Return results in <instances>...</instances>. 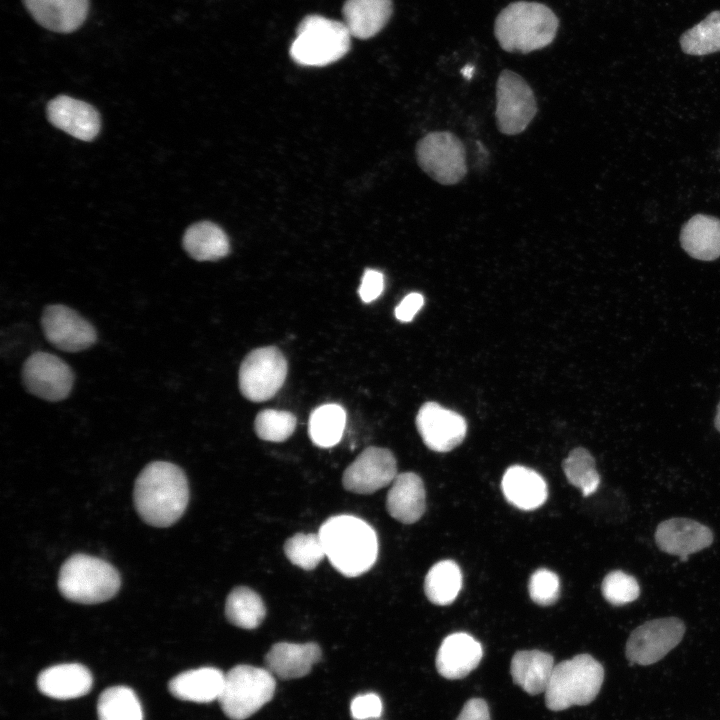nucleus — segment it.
Listing matches in <instances>:
<instances>
[{"mask_svg":"<svg viewBox=\"0 0 720 720\" xmlns=\"http://www.w3.org/2000/svg\"><path fill=\"white\" fill-rule=\"evenodd\" d=\"M680 45L689 55L701 56L720 51V11H713L687 30L681 36Z\"/></svg>","mask_w":720,"mask_h":720,"instance_id":"72a5a7b5","label":"nucleus"},{"mask_svg":"<svg viewBox=\"0 0 720 720\" xmlns=\"http://www.w3.org/2000/svg\"><path fill=\"white\" fill-rule=\"evenodd\" d=\"M382 708V701L377 694L366 693L352 700L350 711L355 720H367L380 717Z\"/></svg>","mask_w":720,"mask_h":720,"instance_id":"58836bf2","label":"nucleus"},{"mask_svg":"<svg viewBox=\"0 0 720 720\" xmlns=\"http://www.w3.org/2000/svg\"><path fill=\"white\" fill-rule=\"evenodd\" d=\"M462 587V573L452 560L434 564L424 580V592L428 600L440 606L451 604Z\"/></svg>","mask_w":720,"mask_h":720,"instance_id":"c85d7f7f","label":"nucleus"},{"mask_svg":"<svg viewBox=\"0 0 720 720\" xmlns=\"http://www.w3.org/2000/svg\"><path fill=\"white\" fill-rule=\"evenodd\" d=\"M604 680V668L589 654H579L554 666L545 694L552 711L587 705L598 695Z\"/></svg>","mask_w":720,"mask_h":720,"instance_id":"20e7f679","label":"nucleus"},{"mask_svg":"<svg viewBox=\"0 0 720 720\" xmlns=\"http://www.w3.org/2000/svg\"><path fill=\"white\" fill-rule=\"evenodd\" d=\"M483 655L481 644L463 632L447 636L436 655L438 673L446 679L466 677L480 663Z\"/></svg>","mask_w":720,"mask_h":720,"instance_id":"a211bd4d","label":"nucleus"},{"mask_svg":"<svg viewBox=\"0 0 720 720\" xmlns=\"http://www.w3.org/2000/svg\"><path fill=\"white\" fill-rule=\"evenodd\" d=\"M275 687L274 675L267 668L237 665L225 674L218 701L227 717L244 720L273 698Z\"/></svg>","mask_w":720,"mask_h":720,"instance_id":"0eeeda50","label":"nucleus"},{"mask_svg":"<svg viewBox=\"0 0 720 720\" xmlns=\"http://www.w3.org/2000/svg\"><path fill=\"white\" fill-rule=\"evenodd\" d=\"M326 557L347 577L360 576L376 562L378 539L374 529L353 515L328 518L318 532Z\"/></svg>","mask_w":720,"mask_h":720,"instance_id":"f03ea898","label":"nucleus"},{"mask_svg":"<svg viewBox=\"0 0 720 720\" xmlns=\"http://www.w3.org/2000/svg\"><path fill=\"white\" fill-rule=\"evenodd\" d=\"M416 427L423 443L436 452H448L459 446L466 436L465 419L436 402L424 403L416 416Z\"/></svg>","mask_w":720,"mask_h":720,"instance_id":"2eb2a0df","label":"nucleus"},{"mask_svg":"<svg viewBox=\"0 0 720 720\" xmlns=\"http://www.w3.org/2000/svg\"><path fill=\"white\" fill-rule=\"evenodd\" d=\"M296 427V417L288 411L265 409L254 421L257 436L265 441L282 442L288 439Z\"/></svg>","mask_w":720,"mask_h":720,"instance_id":"c9c22d12","label":"nucleus"},{"mask_svg":"<svg viewBox=\"0 0 720 720\" xmlns=\"http://www.w3.org/2000/svg\"><path fill=\"white\" fill-rule=\"evenodd\" d=\"M99 720H143L141 703L135 692L126 686H113L98 699Z\"/></svg>","mask_w":720,"mask_h":720,"instance_id":"2f4dec72","label":"nucleus"},{"mask_svg":"<svg viewBox=\"0 0 720 720\" xmlns=\"http://www.w3.org/2000/svg\"><path fill=\"white\" fill-rule=\"evenodd\" d=\"M346 424V412L341 405L324 404L315 408L308 422V434L318 447L329 448L338 444Z\"/></svg>","mask_w":720,"mask_h":720,"instance_id":"c756f323","label":"nucleus"},{"mask_svg":"<svg viewBox=\"0 0 720 720\" xmlns=\"http://www.w3.org/2000/svg\"><path fill=\"white\" fill-rule=\"evenodd\" d=\"M715 427L720 432V402L717 406V412L715 416Z\"/></svg>","mask_w":720,"mask_h":720,"instance_id":"37998d69","label":"nucleus"},{"mask_svg":"<svg viewBox=\"0 0 720 720\" xmlns=\"http://www.w3.org/2000/svg\"><path fill=\"white\" fill-rule=\"evenodd\" d=\"M424 305V297L416 292L409 293L395 308V316L401 322H410Z\"/></svg>","mask_w":720,"mask_h":720,"instance_id":"a19ab883","label":"nucleus"},{"mask_svg":"<svg viewBox=\"0 0 720 720\" xmlns=\"http://www.w3.org/2000/svg\"><path fill=\"white\" fill-rule=\"evenodd\" d=\"M528 590L533 602L540 606H549L559 598L560 581L554 572L540 568L531 575Z\"/></svg>","mask_w":720,"mask_h":720,"instance_id":"4c0bfd02","label":"nucleus"},{"mask_svg":"<svg viewBox=\"0 0 720 720\" xmlns=\"http://www.w3.org/2000/svg\"><path fill=\"white\" fill-rule=\"evenodd\" d=\"M287 370V361L277 347L254 349L245 356L239 368L240 392L252 402L269 400L283 386Z\"/></svg>","mask_w":720,"mask_h":720,"instance_id":"1a4fd4ad","label":"nucleus"},{"mask_svg":"<svg viewBox=\"0 0 720 720\" xmlns=\"http://www.w3.org/2000/svg\"><path fill=\"white\" fill-rule=\"evenodd\" d=\"M558 25L557 16L546 5L517 1L498 14L494 31L503 50L529 53L552 43Z\"/></svg>","mask_w":720,"mask_h":720,"instance_id":"7ed1b4c3","label":"nucleus"},{"mask_svg":"<svg viewBox=\"0 0 720 720\" xmlns=\"http://www.w3.org/2000/svg\"><path fill=\"white\" fill-rule=\"evenodd\" d=\"M384 290V276L380 271L366 269L358 289L361 300L369 303L377 299Z\"/></svg>","mask_w":720,"mask_h":720,"instance_id":"ea45409f","label":"nucleus"},{"mask_svg":"<svg viewBox=\"0 0 720 720\" xmlns=\"http://www.w3.org/2000/svg\"><path fill=\"white\" fill-rule=\"evenodd\" d=\"M21 375L29 393L51 402L67 398L74 384L71 367L60 357L44 351L27 357Z\"/></svg>","mask_w":720,"mask_h":720,"instance_id":"9b49d317","label":"nucleus"},{"mask_svg":"<svg viewBox=\"0 0 720 720\" xmlns=\"http://www.w3.org/2000/svg\"><path fill=\"white\" fill-rule=\"evenodd\" d=\"M351 37L343 22L321 15H308L297 27L290 55L302 66L329 65L349 51Z\"/></svg>","mask_w":720,"mask_h":720,"instance_id":"423d86ee","label":"nucleus"},{"mask_svg":"<svg viewBox=\"0 0 720 720\" xmlns=\"http://www.w3.org/2000/svg\"><path fill=\"white\" fill-rule=\"evenodd\" d=\"M456 720H490L487 703L480 698L468 700Z\"/></svg>","mask_w":720,"mask_h":720,"instance_id":"79ce46f5","label":"nucleus"},{"mask_svg":"<svg viewBox=\"0 0 720 720\" xmlns=\"http://www.w3.org/2000/svg\"><path fill=\"white\" fill-rule=\"evenodd\" d=\"M601 591L603 597L615 606L633 602L640 595L637 580L621 570L611 571L605 576L602 581Z\"/></svg>","mask_w":720,"mask_h":720,"instance_id":"e433bc0d","label":"nucleus"},{"mask_svg":"<svg viewBox=\"0 0 720 720\" xmlns=\"http://www.w3.org/2000/svg\"><path fill=\"white\" fill-rule=\"evenodd\" d=\"M321 648L314 642L304 644L279 642L265 656L266 668L282 679L307 675L321 659Z\"/></svg>","mask_w":720,"mask_h":720,"instance_id":"aec40b11","label":"nucleus"},{"mask_svg":"<svg viewBox=\"0 0 720 720\" xmlns=\"http://www.w3.org/2000/svg\"><path fill=\"white\" fill-rule=\"evenodd\" d=\"M537 113L535 95L517 73L503 70L496 83V124L505 135L522 133Z\"/></svg>","mask_w":720,"mask_h":720,"instance_id":"9d476101","label":"nucleus"},{"mask_svg":"<svg viewBox=\"0 0 720 720\" xmlns=\"http://www.w3.org/2000/svg\"><path fill=\"white\" fill-rule=\"evenodd\" d=\"M396 476L397 463L392 452L371 446L345 469L342 484L352 493L372 494L391 484Z\"/></svg>","mask_w":720,"mask_h":720,"instance_id":"4468645a","label":"nucleus"},{"mask_svg":"<svg viewBox=\"0 0 720 720\" xmlns=\"http://www.w3.org/2000/svg\"><path fill=\"white\" fill-rule=\"evenodd\" d=\"M420 168L442 185H454L467 173L465 148L461 140L448 131H434L416 145Z\"/></svg>","mask_w":720,"mask_h":720,"instance_id":"6e6552de","label":"nucleus"},{"mask_svg":"<svg viewBox=\"0 0 720 720\" xmlns=\"http://www.w3.org/2000/svg\"><path fill=\"white\" fill-rule=\"evenodd\" d=\"M562 469L568 482L587 497L599 487L600 475L591 453L582 447L573 449L562 462Z\"/></svg>","mask_w":720,"mask_h":720,"instance_id":"473e14b6","label":"nucleus"},{"mask_svg":"<svg viewBox=\"0 0 720 720\" xmlns=\"http://www.w3.org/2000/svg\"><path fill=\"white\" fill-rule=\"evenodd\" d=\"M685 633V625L676 617L653 619L634 629L626 643L630 663L651 665L676 647Z\"/></svg>","mask_w":720,"mask_h":720,"instance_id":"f8f14e48","label":"nucleus"},{"mask_svg":"<svg viewBox=\"0 0 720 720\" xmlns=\"http://www.w3.org/2000/svg\"><path fill=\"white\" fill-rule=\"evenodd\" d=\"M90 671L78 663L51 666L43 670L37 679V686L44 695L67 700L86 695L92 687Z\"/></svg>","mask_w":720,"mask_h":720,"instance_id":"4be33fe9","label":"nucleus"},{"mask_svg":"<svg viewBox=\"0 0 720 720\" xmlns=\"http://www.w3.org/2000/svg\"><path fill=\"white\" fill-rule=\"evenodd\" d=\"M713 532L705 525L689 518H671L661 522L655 531V541L660 550L679 556L683 561L689 555L709 547Z\"/></svg>","mask_w":720,"mask_h":720,"instance_id":"dca6fc26","label":"nucleus"},{"mask_svg":"<svg viewBox=\"0 0 720 720\" xmlns=\"http://www.w3.org/2000/svg\"><path fill=\"white\" fill-rule=\"evenodd\" d=\"M554 666L551 654L540 650H522L514 654L510 672L515 684L528 694L537 695L546 691Z\"/></svg>","mask_w":720,"mask_h":720,"instance_id":"bb28decb","label":"nucleus"},{"mask_svg":"<svg viewBox=\"0 0 720 720\" xmlns=\"http://www.w3.org/2000/svg\"><path fill=\"white\" fill-rule=\"evenodd\" d=\"M41 327L47 341L65 352L86 350L97 341L94 326L65 305L46 306L41 316Z\"/></svg>","mask_w":720,"mask_h":720,"instance_id":"ddd939ff","label":"nucleus"},{"mask_svg":"<svg viewBox=\"0 0 720 720\" xmlns=\"http://www.w3.org/2000/svg\"><path fill=\"white\" fill-rule=\"evenodd\" d=\"M121 585L118 571L108 562L86 554H75L61 566L60 593L81 604H97L114 597Z\"/></svg>","mask_w":720,"mask_h":720,"instance_id":"39448f33","label":"nucleus"},{"mask_svg":"<svg viewBox=\"0 0 720 720\" xmlns=\"http://www.w3.org/2000/svg\"><path fill=\"white\" fill-rule=\"evenodd\" d=\"M501 489L511 505L524 511L539 508L548 496L547 485L542 476L520 465L511 466L505 471Z\"/></svg>","mask_w":720,"mask_h":720,"instance_id":"5701e85b","label":"nucleus"},{"mask_svg":"<svg viewBox=\"0 0 720 720\" xmlns=\"http://www.w3.org/2000/svg\"><path fill=\"white\" fill-rule=\"evenodd\" d=\"M473 71H474L473 67L467 66V67H465L464 69H462V74H463L466 78L469 79V78H471V76L473 75Z\"/></svg>","mask_w":720,"mask_h":720,"instance_id":"c03bdc74","label":"nucleus"},{"mask_svg":"<svg viewBox=\"0 0 720 720\" xmlns=\"http://www.w3.org/2000/svg\"><path fill=\"white\" fill-rule=\"evenodd\" d=\"M343 23L351 36L368 39L380 32L392 14L391 0H346Z\"/></svg>","mask_w":720,"mask_h":720,"instance_id":"393cba45","label":"nucleus"},{"mask_svg":"<svg viewBox=\"0 0 720 720\" xmlns=\"http://www.w3.org/2000/svg\"><path fill=\"white\" fill-rule=\"evenodd\" d=\"M228 621L242 629H255L265 618L266 608L261 597L252 589L239 586L228 595L225 603Z\"/></svg>","mask_w":720,"mask_h":720,"instance_id":"7c9ffc66","label":"nucleus"},{"mask_svg":"<svg viewBox=\"0 0 720 720\" xmlns=\"http://www.w3.org/2000/svg\"><path fill=\"white\" fill-rule=\"evenodd\" d=\"M225 674L214 667L188 670L175 676L169 682L170 693L181 700L208 703L218 700Z\"/></svg>","mask_w":720,"mask_h":720,"instance_id":"b1692460","label":"nucleus"},{"mask_svg":"<svg viewBox=\"0 0 720 720\" xmlns=\"http://www.w3.org/2000/svg\"><path fill=\"white\" fill-rule=\"evenodd\" d=\"M680 243L692 258L712 261L720 257V219L697 214L681 228Z\"/></svg>","mask_w":720,"mask_h":720,"instance_id":"a878e982","label":"nucleus"},{"mask_svg":"<svg viewBox=\"0 0 720 720\" xmlns=\"http://www.w3.org/2000/svg\"><path fill=\"white\" fill-rule=\"evenodd\" d=\"M284 553L295 566L313 570L326 557L319 534L297 533L284 544Z\"/></svg>","mask_w":720,"mask_h":720,"instance_id":"f704fd0d","label":"nucleus"},{"mask_svg":"<svg viewBox=\"0 0 720 720\" xmlns=\"http://www.w3.org/2000/svg\"><path fill=\"white\" fill-rule=\"evenodd\" d=\"M133 499L144 522L154 527L171 526L179 520L188 505L187 477L173 463L151 462L136 478Z\"/></svg>","mask_w":720,"mask_h":720,"instance_id":"f257e3e1","label":"nucleus"},{"mask_svg":"<svg viewBox=\"0 0 720 720\" xmlns=\"http://www.w3.org/2000/svg\"><path fill=\"white\" fill-rule=\"evenodd\" d=\"M47 117L55 127L83 141L93 140L101 126L99 113L93 106L67 95L49 101Z\"/></svg>","mask_w":720,"mask_h":720,"instance_id":"f3484780","label":"nucleus"},{"mask_svg":"<svg viewBox=\"0 0 720 720\" xmlns=\"http://www.w3.org/2000/svg\"><path fill=\"white\" fill-rule=\"evenodd\" d=\"M426 493L422 479L413 472L397 474L387 493L388 513L403 524L417 522L425 511Z\"/></svg>","mask_w":720,"mask_h":720,"instance_id":"6ab92c4d","label":"nucleus"},{"mask_svg":"<svg viewBox=\"0 0 720 720\" xmlns=\"http://www.w3.org/2000/svg\"><path fill=\"white\" fill-rule=\"evenodd\" d=\"M183 247L197 261H215L230 251L225 232L216 224L202 221L191 225L183 237Z\"/></svg>","mask_w":720,"mask_h":720,"instance_id":"cd10ccee","label":"nucleus"},{"mask_svg":"<svg viewBox=\"0 0 720 720\" xmlns=\"http://www.w3.org/2000/svg\"><path fill=\"white\" fill-rule=\"evenodd\" d=\"M32 17L44 28L69 33L85 21L88 0H23Z\"/></svg>","mask_w":720,"mask_h":720,"instance_id":"412c9836","label":"nucleus"}]
</instances>
